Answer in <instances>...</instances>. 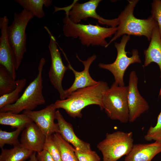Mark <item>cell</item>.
Returning a JSON list of instances; mask_svg holds the SVG:
<instances>
[{
	"instance_id": "obj_15",
	"label": "cell",
	"mask_w": 161,
	"mask_h": 161,
	"mask_svg": "<svg viewBox=\"0 0 161 161\" xmlns=\"http://www.w3.org/2000/svg\"><path fill=\"white\" fill-rule=\"evenodd\" d=\"M46 137L32 122L25 127L21 133V145L27 150L38 153L43 150Z\"/></svg>"
},
{
	"instance_id": "obj_13",
	"label": "cell",
	"mask_w": 161,
	"mask_h": 161,
	"mask_svg": "<svg viewBox=\"0 0 161 161\" xmlns=\"http://www.w3.org/2000/svg\"><path fill=\"white\" fill-rule=\"evenodd\" d=\"M9 22V19L7 16L0 18V64L5 68L15 80L16 70L15 58L7 35Z\"/></svg>"
},
{
	"instance_id": "obj_8",
	"label": "cell",
	"mask_w": 161,
	"mask_h": 161,
	"mask_svg": "<svg viewBox=\"0 0 161 161\" xmlns=\"http://www.w3.org/2000/svg\"><path fill=\"white\" fill-rule=\"evenodd\" d=\"M130 39V35H125L123 36L120 43H114V46L116 49L117 54L116 59L113 63L98 64L100 68L107 70L112 73L114 78V82L120 86H125L124 75L129 65L141 62L138 51L136 49L132 50L131 56L129 57L127 55V53L129 52L125 51V48Z\"/></svg>"
},
{
	"instance_id": "obj_6",
	"label": "cell",
	"mask_w": 161,
	"mask_h": 161,
	"mask_svg": "<svg viewBox=\"0 0 161 161\" xmlns=\"http://www.w3.org/2000/svg\"><path fill=\"white\" fill-rule=\"evenodd\" d=\"M128 86H120L114 82L105 92L103 109L112 120L123 123L129 121Z\"/></svg>"
},
{
	"instance_id": "obj_20",
	"label": "cell",
	"mask_w": 161,
	"mask_h": 161,
	"mask_svg": "<svg viewBox=\"0 0 161 161\" xmlns=\"http://www.w3.org/2000/svg\"><path fill=\"white\" fill-rule=\"evenodd\" d=\"M33 152L25 148L21 144L9 149L2 148L0 161H25Z\"/></svg>"
},
{
	"instance_id": "obj_16",
	"label": "cell",
	"mask_w": 161,
	"mask_h": 161,
	"mask_svg": "<svg viewBox=\"0 0 161 161\" xmlns=\"http://www.w3.org/2000/svg\"><path fill=\"white\" fill-rule=\"evenodd\" d=\"M55 119L58 126V133L66 142L81 151L86 152L91 150L90 144L81 140L76 135L71 124L65 120L58 110L56 111Z\"/></svg>"
},
{
	"instance_id": "obj_2",
	"label": "cell",
	"mask_w": 161,
	"mask_h": 161,
	"mask_svg": "<svg viewBox=\"0 0 161 161\" xmlns=\"http://www.w3.org/2000/svg\"><path fill=\"white\" fill-rule=\"evenodd\" d=\"M128 3L116 18L117 30L108 43L107 47L113 42L124 35L144 36L148 41L151 39L154 28L157 25L156 20L151 15L146 19H140L134 16V8L138 0H128Z\"/></svg>"
},
{
	"instance_id": "obj_32",
	"label": "cell",
	"mask_w": 161,
	"mask_h": 161,
	"mask_svg": "<svg viewBox=\"0 0 161 161\" xmlns=\"http://www.w3.org/2000/svg\"><path fill=\"white\" fill-rule=\"evenodd\" d=\"M77 161H78V160Z\"/></svg>"
},
{
	"instance_id": "obj_9",
	"label": "cell",
	"mask_w": 161,
	"mask_h": 161,
	"mask_svg": "<svg viewBox=\"0 0 161 161\" xmlns=\"http://www.w3.org/2000/svg\"><path fill=\"white\" fill-rule=\"evenodd\" d=\"M101 0H90L82 3H80L78 0H74L70 5L63 8L54 7V13L59 10H64L66 16L69 20L75 24L80 23L82 20L86 21L88 18H92L97 19L99 23L116 27L115 18L112 19H105L98 15L96 10Z\"/></svg>"
},
{
	"instance_id": "obj_3",
	"label": "cell",
	"mask_w": 161,
	"mask_h": 161,
	"mask_svg": "<svg viewBox=\"0 0 161 161\" xmlns=\"http://www.w3.org/2000/svg\"><path fill=\"white\" fill-rule=\"evenodd\" d=\"M63 22L64 35L68 37L78 38L81 44L87 47L100 46L106 48L108 43L106 39L112 37L117 29V27H101L97 23L96 25L75 24L66 16Z\"/></svg>"
},
{
	"instance_id": "obj_19",
	"label": "cell",
	"mask_w": 161,
	"mask_h": 161,
	"mask_svg": "<svg viewBox=\"0 0 161 161\" xmlns=\"http://www.w3.org/2000/svg\"><path fill=\"white\" fill-rule=\"evenodd\" d=\"M32 122L30 117L23 113L18 114L0 112V124L10 126L12 128L25 127Z\"/></svg>"
},
{
	"instance_id": "obj_18",
	"label": "cell",
	"mask_w": 161,
	"mask_h": 161,
	"mask_svg": "<svg viewBox=\"0 0 161 161\" xmlns=\"http://www.w3.org/2000/svg\"><path fill=\"white\" fill-rule=\"evenodd\" d=\"M145 55L144 67L148 66L152 62L159 66L160 77L161 79V37L158 25L153 29L150 43L148 48L144 51ZM161 97V85L159 97Z\"/></svg>"
},
{
	"instance_id": "obj_25",
	"label": "cell",
	"mask_w": 161,
	"mask_h": 161,
	"mask_svg": "<svg viewBox=\"0 0 161 161\" xmlns=\"http://www.w3.org/2000/svg\"><path fill=\"white\" fill-rule=\"evenodd\" d=\"M25 127H22L16 129L13 131L8 132L0 130V147L3 148L4 145L8 144L13 147L21 144L18 140V137Z\"/></svg>"
},
{
	"instance_id": "obj_17",
	"label": "cell",
	"mask_w": 161,
	"mask_h": 161,
	"mask_svg": "<svg viewBox=\"0 0 161 161\" xmlns=\"http://www.w3.org/2000/svg\"><path fill=\"white\" fill-rule=\"evenodd\" d=\"M161 152V140L148 144H134L130 152L125 157V161H151Z\"/></svg>"
},
{
	"instance_id": "obj_7",
	"label": "cell",
	"mask_w": 161,
	"mask_h": 161,
	"mask_svg": "<svg viewBox=\"0 0 161 161\" xmlns=\"http://www.w3.org/2000/svg\"><path fill=\"white\" fill-rule=\"evenodd\" d=\"M132 136L131 132L107 133L105 138L97 145L103 155V161H117L129 154L134 145Z\"/></svg>"
},
{
	"instance_id": "obj_5",
	"label": "cell",
	"mask_w": 161,
	"mask_h": 161,
	"mask_svg": "<svg viewBox=\"0 0 161 161\" xmlns=\"http://www.w3.org/2000/svg\"><path fill=\"white\" fill-rule=\"evenodd\" d=\"M34 16L31 13L24 9L19 13L15 12L13 21L8 27V40L14 56L16 70L27 50L26 29L29 22Z\"/></svg>"
},
{
	"instance_id": "obj_27",
	"label": "cell",
	"mask_w": 161,
	"mask_h": 161,
	"mask_svg": "<svg viewBox=\"0 0 161 161\" xmlns=\"http://www.w3.org/2000/svg\"><path fill=\"white\" fill-rule=\"evenodd\" d=\"M144 138L148 141L161 140V111L158 116L156 125L150 127Z\"/></svg>"
},
{
	"instance_id": "obj_21",
	"label": "cell",
	"mask_w": 161,
	"mask_h": 161,
	"mask_svg": "<svg viewBox=\"0 0 161 161\" xmlns=\"http://www.w3.org/2000/svg\"><path fill=\"white\" fill-rule=\"evenodd\" d=\"M15 1L19 4L23 9L30 12L34 16L39 18H42L45 16L43 6L48 7L52 5V2L51 0H16Z\"/></svg>"
},
{
	"instance_id": "obj_4",
	"label": "cell",
	"mask_w": 161,
	"mask_h": 161,
	"mask_svg": "<svg viewBox=\"0 0 161 161\" xmlns=\"http://www.w3.org/2000/svg\"><path fill=\"white\" fill-rule=\"evenodd\" d=\"M45 63V59L41 58L38 66V74L35 79L16 103L0 109V112L18 114L25 110H33L38 106L45 104V100L42 92V73Z\"/></svg>"
},
{
	"instance_id": "obj_28",
	"label": "cell",
	"mask_w": 161,
	"mask_h": 161,
	"mask_svg": "<svg viewBox=\"0 0 161 161\" xmlns=\"http://www.w3.org/2000/svg\"><path fill=\"white\" fill-rule=\"evenodd\" d=\"M75 155L78 161H100V159L97 153L91 150L87 152H82L74 148Z\"/></svg>"
},
{
	"instance_id": "obj_23",
	"label": "cell",
	"mask_w": 161,
	"mask_h": 161,
	"mask_svg": "<svg viewBox=\"0 0 161 161\" xmlns=\"http://www.w3.org/2000/svg\"><path fill=\"white\" fill-rule=\"evenodd\" d=\"M16 87L11 92L0 97V109L16 103L19 98V94L21 92L26 83L24 78L16 80Z\"/></svg>"
},
{
	"instance_id": "obj_26",
	"label": "cell",
	"mask_w": 161,
	"mask_h": 161,
	"mask_svg": "<svg viewBox=\"0 0 161 161\" xmlns=\"http://www.w3.org/2000/svg\"><path fill=\"white\" fill-rule=\"evenodd\" d=\"M43 149L49 152L54 161H62L60 150L53 139L52 135L46 137Z\"/></svg>"
},
{
	"instance_id": "obj_22",
	"label": "cell",
	"mask_w": 161,
	"mask_h": 161,
	"mask_svg": "<svg viewBox=\"0 0 161 161\" xmlns=\"http://www.w3.org/2000/svg\"><path fill=\"white\" fill-rule=\"evenodd\" d=\"M53 137L60 151L62 161H77L74 148L66 142L58 133L52 134Z\"/></svg>"
},
{
	"instance_id": "obj_24",
	"label": "cell",
	"mask_w": 161,
	"mask_h": 161,
	"mask_svg": "<svg viewBox=\"0 0 161 161\" xmlns=\"http://www.w3.org/2000/svg\"><path fill=\"white\" fill-rule=\"evenodd\" d=\"M16 87V80L13 79L4 67L0 65V96L11 92Z\"/></svg>"
},
{
	"instance_id": "obj_1",
	"label": "cell",
	"mask_w": 161,
	"mask_h": 161,
	"mask_svg": "<svg viewBox=\"0 0 161 161\" xmlns=\"http://www.w3.org/2000/svg\"><path fill=\"white\" fill-rule=\"evenodd\" d=\"M109 88L107 82L100 81L96 85L74 91L66 99L57 100L54 104L56 109H64L71 117L81 118L82 110L89 105H97L101 110L103 109V95Z\"/></svg>"
},
{
	"instance_id": "obj_12",
	"label": "cell",
	"mask_w": 161,
	"mask_h": 161,
	"mask_svg": "<svg viewBox=\"0 0 161 161\" xmlns=\"http://www.w3.org/2000/svg\"><path fill=\"white\" fill-rule=\"evenodd\" d=\"M56 109L55 104L51 103L41 110H25L22 113L30 117L47 137L58 132V124L54 122Z\"/></svg>"
},
{
	"instance_id": "obj_30",
	"label": "cell",
	"mask_w": 161,
	"mask_h": 161,
	"mask_svg": "<svg viewBox=\"0 0 161 161\" xmlns=\"http://www.w3.org/2000/svg\"><path fill=\"white\" fill-rule=\"evenodd\" d=\"M36 157L38 161H54L49 152L44 149L37 153Z\"/></svg>"
},
{
	"instance_id": "obj_29",
	"label": "cell",
	"mask_w": 161,
	"mask_h": 161,
	"mask_svg": "<svg viewBox=\"0 0 161 161\" xmlns=\"http://www.w3.org/2000/svg\"><path fill=\"white\" fill-rule=\"evenodd\" d=\"M151 13V15L157 22L161 37V0H153Z\"/></svg>"
},
{
	"instance_id": "obj_14",
	"label": "cell",
	"mask_w": 161,
	"mask_h": 161,
	"mask_svg": "<svg viewBox=\"0 0 161 161\" xmlns=\"http://www.w3.org/2000/svg\"><path fill=\"white\" fill-rule=\"evenodd\" d=\"M64 55L68 63L67 66L69 69L72 71L75 77L74 81L72 85L69 88L64 90L65 99L71 93L78 89L95 85L98 83L99 81H96L92 79L89 72L91 64L97 58L96 55H93L86 60L83 61L76 54V58L82 63L84 66L83 70L80 72L75 70L68 61L65 55Z\"/></svg>"
},
{
	"instance_id": "obj_10",
	"label": "cell",
	"mask_w": 161,
	"mask_h": 161,
	"mask_svg": "<svg viewBox=\"0 0 161 161\" xmlns=\"http://www.w3.org/2000/svg\"><path fill=\"white\" fill-rule=\"evenodd\" d=\"M44 27L49 33L50 38L48 47L51 62L48 73L49 78L52 84L58 91L61 100H64L65 99L64 90L62 86V81L65 72L69 68L63 62L55 38L47 27Z\"/></svg>"
},
{
	"instance_id": "obj_11",
	"label": "cell",
	"mask_w": 161,
	"mask_h": 161,
	"mask_svg": "<svg viewBox=\"0 0 161 161\" xmlns=\"http://www.w3.org/2000/svg\"><path fill=\"white\" fill-rule=\"evenodd\" d=\"M138 78L135 71H131L129 77L128 100L129 121L134 122L149 108L148 102L141 95L137 87Z\"/></svg>"
},
{
	"instance_id": "obj_31",
	"label": "cell",
	"mask_w": 161,
	"mask_h": 161,
	"mask_svg": "<svg viewBox=\"0 0 161 161\" xmlns=\"http://www.w3.org/2000/svg\"><path fill=\"white\" fill-rule=\"evenodd\" d=\"M36 152H33L30 157L28 161H38L36 157Z\"/></svg>"
}]
</instances>
